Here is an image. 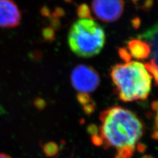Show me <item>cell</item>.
<instances>
[{
	"instance_id": "3957f363",
	"label": "cell",
	"mask_w": 158,
	"mask_h": 158,
	"mask_svg": "<svg viewBox=\"0 0 158 158\" xmlns=\"http://www.w3.org/2000/svg\"><path fill=\"white\" fill-rule=\"evenodd\" d=\"M105 43L104 31L91 19H80L73 24L69 31V46L79 57H91L98 55Z\"/></svg>"
},
{
	"instance_id": "6da1fadb",
	"label": "cell",
	"mask_w": 158,
	"mask_h": 158,
	"mask_svg": "<svg viewBox=\"0 0 158 158\" xmlns=\"http://www.w3.org/2000/svg\"><path fill=\"white\" fill-rule=\"evenodd\" d=\"M100 119L99 130L103 147L116 148L115 158H131L144 133L143 122L135 113L119 106L102 111Z\"/></svg>"
},
{
	"instance_id": "2e32d148",
	"label": "cell",
	"mask_w": 158,
	"mask_h": 158,
	"mask_svg": "<svg viewBox=\"0 0 158 158\" xmlns=\"http://www.w3.org/2000/svg\"><path fill=\"white\" fill-rule=\"evenodd\" d=\"M0 158H11V157L5 154H0Z\"/></svg>"
},
{
	"instance_id": "7a4b0ae2",
	"label": "cell",
	"mask_w": 158,
	"mask_h": 158,
	"mask_svg": "<svg viewBox=\"0 0 158 158\" xmlns=\"http://www.w3.org/2000/svg\"><path fill=\"white\" fill-rule=\"evenodd\" d=\"M111 77L120 100H144L151 90L152 77L143 63L132 61L111 67Z\"/></svg>"
},
{
	"instance_id": "8992f818",
	"label": "cell",
	"mask_w": 158,
	"mask_h": 158,
	"mask_svg": "<svg viewBox=\"0 0 158 158\" xmlns=\"http://www.w3.org/2000/svg\"><path fill=\"white\" fill-rule=\"evenodd\" d=\"M21 19V11L13 0H0V27H17Z\"/></svg>"
},
{
	"instance_id": "7c38bea8",
	"label": "cell",
	"mask_w": 158,
	"mask_h": 158,
	"mask_svg": "<svg viewBox=\"0 0 158 158\" xmlns=\"http://www.w3.org/2000/svg\"><path fill=\"white\" fill-rule=\"evenodd\" d=\"M131 24H132V27L134 28L138 29L140 28V24H141V19L138 17L133 18L131 20Z\"/></svg>"
},
{
	"instance_id": "8fae6325",
	"label": "cell",
	"mask_w": 158,
	"mask_h": 158,
	"mask_svg": "<svg viewBox=\"0 0 158 158\" xmlns=\"http://www.w3.org/2000/svg\"><path fill=\"white\" fill-rule=\"evenodd\" d=\"M154 0H145L144 3H142L141 8L146 12L150 11L153 6H154Z\"/></svg>"
},
{
	"instance_id": "9c48e42d",
	"label": "cell",
	"mask_w": 158,
	"mask_h": 158,
	"mask_svg": "<svg viewBox=\"0 0 158 158\" xmlns=\"http://www.w3.org/2000/svg\"><path fill=\"white\" fill-rule=\"evenodd\" d=\"M77 15L80 19H91L92 17L91 15L90 9L88 6L85 3L81 4L77 8Z\"/></svg>"
},
{
	"instance_id": "30bf717a",
	"label": "cell",
	"mask_w": 158,
	"mask_h": 158,
	"mask_svg": "<svg viewBox=\"0 0 158 158\" xmlns=\"http://www.w3.org/2000/svg\"><path fill=\"white\" fill-rule=\"evenodd\" d=\"M118 53L120 57L123 59V60H124L126 63L131 61V56L130 53L127 51V49L126 48H119L118 50Z\"/></svg>"
},
{
	"instance_id": "e0dca14e",
	"label": "cell",
	"mask_w": 158,
	"mask_h": 158,
	"mask_svg": "<svg viewBox=\"0 0 158 158\" xmlns=\"http://www.w3.org/2000/svg\"><path fill=\"white\" fill-rule=\"evenodd\" d=\"M142 158H154V157H152L150 156H144V157H142Z\"/></svg>"
},
{
	"instance_id": "52a82bcc",
	"label": "cell",
	"mask_w": 158,
	"mask_h": 158,
	"mask_svg": "<svg viewBox=\"0 0 158 158\" xmlns=\"http://www.w3.org/2000/svg\"><path fill=\"white\" fill-rule=\"evenodd\" d=\"M131 57L138 59H147L150 53V47L146 42L134 39L128 43Z\"/></svg>"
},
{
	"instance_id": "4fadbf2b",
	"label": "cell",
	"mask_w": 158,
	"mask_h": 158,
	"mask_svg": "<svg viewBox=\"0 0 158 158\" xmlns=\"http://www.w3.org/2000/svg\"><path fill=\"white\" fill-rule=\"evenodd\" d=\"M92 142H94V144L97 146H100L102 144V139L101 138L100 136H99L98 135H95L92 136Z\"/></svg>"
},
{
	"instance_id": "ac0fdd59",
	"label": "cell",
	"mask_w": 158,
	"mask_h": 158,
	"mask_svg": "<svg viewBox=\"0 0 158 158\" xmlns=\"http://www.w3.org/2000/svg\"><path fill=\"white\" fill-rule=\"evenodd\" d=\"M138 1V0H132V2L133 3H136Z\"/></svg>"
},
{
	"instance_id": "9a60e30c",
	"label": "cell",
	"mask_w": 158,
	"mask_h": 158,
	"mask_svg": "<svg viewBox=\"0 0 158 158\" xmlns=\"http://www.w3.org/2000/svg\"><path fill=\"white\" fill-rule=\"evenodd\" d=\"M152 109L156 111H158V102H154L152 103Z\"/></svg>"
},
{
	"instance_id": "5bb4252c",
	"label": "cell",
	"mask_w": 158,
	"mask_h": 158,
	"mask_svg": "<svg viewBox=\"0 0 158 158\" xmlns=\"http://www.w3.org/2000/svg\"><path fill=\"white\" fill-rule=\"evenodd\" d=\"M89 132L90 133L91 135L93 136L98 135V128L96 126L94 125H92L90 127H89Z\"/></svg>"
},
{
	"instance_id": "277c9868",
	"label": "cell",
	"mask_w": 158,
	"mask_h": 158,
	"mask_svg": "<svg viewBox=\"0 0 158 158\" xmlns=\"http://www.w3.org/2000/svg\"><path fill=\"white\" fill-rule=\"evenodd\" d=\"M71 81L76 90L88 94L94 91L98 87L100 78L94 68L86 65H78L72 71Z\"/></svg>"
},
{
	"instance_id": "ba28073f",
	"label": "cell",
	"mask_w": 158,
	"mask_h": 158,
	"mask_svg": "<svg viewBox=\"0 0 158 158\" xmlns=\"http://www.w3.org/2000/svg\"><path fill=\"white\" fill-rule=\"evenodd\" d=\"M144 66L152 78H154L156 85H158V65L156 63L154 59H152L150 62L146 63Z\"/></svg>"
},
{
	"instance_id": "5b68a950",
	"label": "cell",
	"mask_w": 158,
	"mask_h": 158,
	"mask_svg": "<svg viewBox=\"0 0 158 158\" xmlns=\"http://www.w3.org/2000/svg\"><path fill=\"white\" fill-rule=\"evenodd\" d=\"M123 0H92L94 13L103 22L113 23L119 19L124 11Z\"/></svg>"
}]
</instances>
